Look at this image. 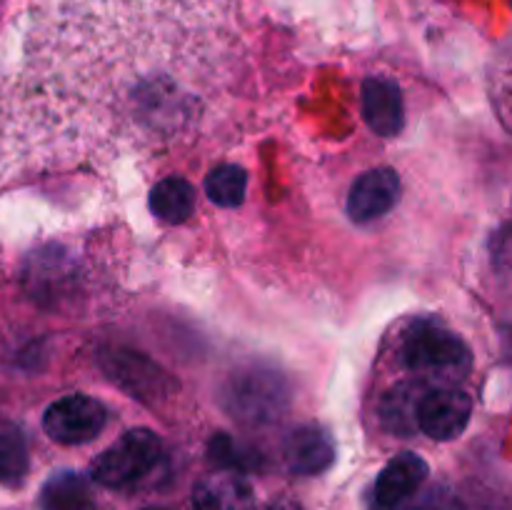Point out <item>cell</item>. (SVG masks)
<instances>
[{
	"mask_svg": "<svg viewBox=\"0 0 512 510\" xmlns=\"http://www.w3.org/2000/svg\"><path fill=\"white\" fill-rule=\"evenodd\" d=\"M428 478V463L415 453H400L375 480V508L400 510Z\"/></svg>",
	"mask_w": 512,
	"mask_h": 510,
	"instance_id": "cell-8",
	"label": "cell"
},
{
	"mask_svg": "<svg viewBox=\"0 0 512 510\" xmlns=\"http://www.w3.org/2000/svg\"><path fill=\"white\" fill-rule=\"evenodd\" d=\"M265 510H303L298 503H293V500H275V503H270Z\"/></svg>",
	"mask_w": 512,
	"mask_h": 510,
	"instance_id": "cell-17",
	"label": "cell"
},
{
	"mask_svg": "<svg viewBox=\"0 0 512 510\" xmlns=\"http://www.w3.org/2000/svg\"><path fill=\"white\" fill-rule=\"evenodd\" d=\"M285 398L288 393L278 375L268 373V370H250V373H238L230 380L225 405L235 418L260 423V420L275 418V413L283 408Z\"/></svg>",
	"mask_w": 512,
	"mask_h": 510,
	"instance_id": "cell-5",
	"label": "cell"
},
{
	"mask_svg": "<svg viewBox=\"0 0 512 510\" xmlns=\"http://www.w3.org/2000/svg\"><path fill=\"white\" fill-rule=\"evenodd\" d=\"M135 363H138V355L135 353H123V350H115V353L105 360V370L113 375V380L120 385V388L130 390V393H133V398H145L148 393H155V390H158L160 370L150 368L148 373L138 370V375H133Z\"/></svg>",
	"mask_w": 512,
	"mask_h": 510,
	"instance_id": "cell-14",
	"label": "cell"
},
{
	"mask_svg": "<svg viewBox=\"0 0 512 510\" xmlns=\"http://www.w3.org/2000/svg\"><path fill=\"white\" fill-rule=\"evenodd\" d=\"M245 188H248V175L240 165L233 163L218 165L205 178V193H208L210 203L220 205V208H238L245 200Z\"/></svg>",
	"mask_w": 512,
	"mask_h": 510,
	"instance_id": "cell-15",
	"label": "cell"
},
{
	"mask_svg": "<svg viewBox=\"0 0 512 510\" xmlns=\"http://www.w3.org/2000/svg\"><path fill=\"white\" fill-rule=\"evenodd\" d=\"M105 405L90 395L75 393L55 400L43 415V430L50 440L63 445L90 443L105 428Z\"/></svg>",
	"mask_w": 512,
	"mask_h": 510,
	"instance_id": "cell-4",
	"label": "cell"
},
{
	"mask_svg": "<svg viewBox=\"0 0 512 510\" xmlns=\"http://www.w3.org/2000/svg\"><path fill=\"white\" fill-rule=\"evenodd\" d=\"M400 198V178L393 168H375L360 175L348 195V215L355 223H370L395 208Z\"/></svg>",
	"mask_w": 512,
	"mask_h": 510,
	"instance_id": "cell-7",
	"label": "cell"
},
{
	"mask_svg": "<svg viewBox=\"0 0 512 510\" xmlns=\"http://www.w3.org/2000/svg\"><path fill=\"white\" fill-rule=\"evenodd\" d=\"M43 510H95L93 488L78 473H58L43 485L40 493Z\"/></svg>",
	"mask_w": 512,
	"mask_h": 510,
	"instance_id": "cell-12",
	"label": "cell"
},
{
	"mask_svg": "<svg viewBox=\"0 0 512 510\" xmlns=\"http://www.w3.org/2000/svg\"><path fill=\"white\" fill-rule=\"evenodd\" d=\"M195 510H255L253 488L235 470H218L198 480L193 490Z\"/></svg>",
	"mask_w": 512,
	"mask_h": 510,
	"instance_id": "cell-11",
	"label": "cell"
},
{
	"mask_svg": "<svg viewBox=\"0 0 512 510\" xmlns=\"http://www.w3.org/2000/svg\"><path fill=\"white\" fill-rule=\"evenodd\" d=\"M360 105H363V118L368 128L380 138H393L403 130L405 125V110H403V95H400L398 85L383 78H368L363 83V95H360Z\"/></svg>",
	"mask_w": 512,
	"mask_h": 510,
	"instance_id": "cell-9",
	"label": "cell"
},
{
	"mask_svg": "<svg viewBox=\"0 0 512 510\" xmlns=\"http://www.w3.org/2000/svg\"><path fill=\"white\" fill-rule=\"evenodd\" d=\"M473 400L455 385L423 393L418 405V428L433 440H455L468 428Z\"/></svg>",
	"mask_w": 512,
	"mask_h": 510,
	"instance_id": "cell-6",
	"label": "cell"
},
{
	"mask_svg": "<svg viewBox=\"0 0 512 510\" xmlns=\"http://www.w3.org/2000/svg\"><path fill=\"white\" fill-rule=\"evenodd\" d=\"M335 460V445L320 425H300L285 440V463L295 475H318Z\"/></svg>",
	"mask_w": 512,
	"mask_h": 510,
	"instance_id": "cell-10",
	"label": "cell"
},
{
	"mask_svg": "<svg viewBox=\"0 0 512 510\" xmlns=\"http://www.w3.org/2000/svg\"><path fill=\"white\" fill-rule=\"evenodd\" d=\"M403 360L413 373L423 378H440L448 385L465 378L473 365L470 348L450 330L435 323H418L405 338Z\"/></svg>",
	"mask_w": 512,
	"mask_h": 510,
	"instance_id": "cell-2",
	"label": "cell"
},
{
	"mask_svg": "<svg viewBox=\"0 0 512 510\" xmlns=\"http://www.w3.org/2000/svg\"><path fill=\"white\" fill-rule=\"evenodd\" d=\"M148 510H155V508H148Z\"/></svg>",
	"mask_w": 512,
	"mask_h": 510,
	"instance_id": "cell-18",
	"label": "cell"
},
{
	"mask_svg": "<svg viewBox=\"0 0 512 510\" xmlns=\"http://www.w3.org/2000/svg\"><path fill=\"white\" fill-rule=\"evenodd\" d=\"M28 468V450L18 430H0V480L15 483Z\"/></svg>",
	"mask_w": 512,
	"mask_h": 510,
	"instance_id": "cell-16",
	"label": "cell"
},
{
	"mask_svg": "<svg viewBox=\"0 0 512 510\" xmlns=\"http://www.w3.org/2000/svg\"><path fill=\"white\" fill-rule=\"evenodd\" d=\"M163 458V443L148 428L128 430L93 463V478L105 488H128L153 473Z\"/></svg>",
	"mask_w": 512,
	"mask_h": 510,
	"instance_id": "cell-3",
	"label": "cell"
},
{
	"mask_svg": "<svg viewBox=\"0 0 512 510\" xmlns=\"http://www.w3.org/2000/svg\"><path fill=\"white\" fill-rule=\"evenodd\" d=\"M228 0H48L45 43L83 98V138L160 143L193 120L233 58Z\"/></svg>",
	"mask_w": 512,
	"mask_h": 510,
	"instance_id": "cell-1",
	"label": "cell"
},
{
	"mask_svg": "<svg viewBox=\"0 0 512 510\" xmlns=\"http://www.w3.org/2000/svg\"><path fill=\"white\" fill-rule=\"evenodd\" d=\"M150 210L165 223H185L195 210V188L185 178H165L150 190Z\"/></svg>",
	"mask_w": 512,
	"mask_h": 510,
	"instance_id": "cell-13",
	"label": "cell"
}]
</instances>
